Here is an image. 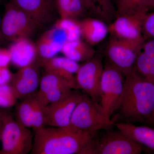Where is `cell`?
<instances>
[{"mask_svg":"<svg viewBox=\"0 0 154 154\" xmlns=\"http://www.w3.org/2000/svg\"><path fill=\"white\" fill-rule=\"evenodd\" d=\"M119 109L123 116L133 122L152 125L154 111V84L135 69L125 76Z\"/></svg>","mask_w":154,"mask_h":154,"instance_id":"1","label":"cell"},{"mask_svg":"<svg viewBox=\"0 0 154 154\" xmlns=\"http://www.w3.org/2000/svg\"><path fill=\"white\" fill-rule=\"evenodd\" d=\"M32 154H80L96 134L81 131L69 126H45L33 131Z\"/></svg>","mask_w":154,"mask_h":154,"instance_id":"2","label":"cell"},{"mask_svg":"<svg viewBox=\"0 0 154 154\" xmlns=\"http://www.w3.org/2000/svg\"><path fill=\"white\" fill-rule=\"evenodd\" d=\"M34 134L5 110L0 140L1 154H28L33 149Z\"/></svg>","mask_w":154,"mask_h":154,"instance_id":"3","label":"cell"},{"mask_svg":"<svg viewBox=\"0 0 154 154\" xmlns=\"http://www.w3.org/2000/svg\"><path fill=\"white\" fill-rule=\"evenodd\" d=\"M123 76L110 62L104 66L100 85V108L107 119L110 120L112 114L120 107L124 86Z\"/></svg>","mask_w":154,"mask_h":154,"instance_id":"4","label":"cell"},{"mask_svg":"<svg viewBox=\"0 0 154 154\" xmlns=\"http://www.w3.org/2000/svg\"><path fill=\"white\" fill-rule=\"evenodd\" d=\"M96 103L87 94H84L74 110L69 126L77 130L95 133L113 126V121L105 117Z\"/></svg>","mask_w":154,"mask_h":154,"instance_id":"5","label":"cell"},{"mask_svg":"<svg viewBox=\"0 0 154 154\" xmlns=\"http://www.w3.org/2000/svg\"><path fill=\"white\" fill-rule=\"evenodd\" d=\"M1 28L2 35L13 42L31 38L41 30L28 14L10 1L5 4Z\"/></svg>","mask_w":154,"mask_h":154,"instance_id":"6","label":"cell"},{"mask_svg":"<svg viewBox=\"0 0 154 154\" xmlns=\"http://www.w3.org/2000/svg\"><path fill=\"white\" fill-rule=\"evenodd\" d=\"M143 43L122 40L112 36L105 53L110 63L119 69L125 76L134 68L138 54Z\"/></svg>","mask_w":154,"mask_h":154,"instance_id":"7","label":"cell"},{"mask_svg":"<svg viewBox=\"0 0 154 154\" xmlns=\"http://www.w3.org/2000/svg\"><path fill=\"white\" fill-rule=\"evenodd\" d=\"M104 68L102 58L94 57L80 65L76 73L78 88L83 90L96 103L100 102V85Z\"/></svg>","mask_w":154,"mask_h":154,"instance_id":"8","label":"cell"},{"mask_svg":"<svg viewBox=\"0 0 154 154\" xmlns=\"http://www.w3.org/2000/svg\"><path fill=\"white\" fill-rule=\"evenodd\" d=\"M94 140L96 154H139L145 150V147L119 130L108 131Z\"/></svg>","mask_w":154,"mask_h":154,"instance_id":"9","label":"cell"},{"mask_svg":"<svg viewBox=\"0 0 154 154\" xmlns=\"http://www.w3.org/2000/svg\"><path fill=\"white\" fill-rule=\"evenodd\" d=\"M83 95L78 90L73 89L64 99L45 106L44 111L45 126H69L74 110L82 99Z\"/></svg>","mask_w":154,"mask_h":154,"instance_id":"10","label":"cell"},{"mask_svg":"<svg viewBox=\"0 0 154 154\" xmlns=\"http://www.w3.org/2000/svg\"><path fill=\"white\" fill-rule=\"evenodd\" d=\"M10 2L28 14L40 29L55 23L57 14L55 0H10Z\"/></svg>","mask_w":154,"mask_h":154,"instance_id":"11","label":"cell"},{"mask_svg":"<svg viewBox=\"0 0 154 154\" xmlns=\"http://www.w3.org/2000/svg\"><path fill=\"white\" fill-rule=\"evenodd\" d=\"M37 62L21 68L13 75L10 85L19 99H24L36 94L39 87L40 78L39 68Z\"/></svg>","mask_w":154,"mask_h":154,"instance_id":"12","label":"cell"},{"mask_svg":"<svg viewBox=\"0 0 154 154\" xmlns=\"http://www.w3.org/2000/svg\"><path fill=\"white\" fill-rule=\"evenodd\" d=\"M146 15L117 16L108 27V31L112 36L119 39L144 42L146 40L143 35L142 24Z\"/></svg>","mask_w":154,"mask_h":154,"instance_id":"13","label":"cell"},{"mask_svg":"<svg viewBox=\"0 0 154 154\" xmlns=\"http://www.w3.org/2000/svg\"><path fill=\"white\" fill-rule=\"evenodd\" d=\"M66 36L62 30L53 28L45 31L35 43L37 55L36 61L41 67L60 52Z\"/></svg>","mask_w":154,"mask_h":154,"instance_id":"14","label":"cell"},{"mask_svg":"<svg viewBox=\"0 0 154 154\" xmlns=\"http://www.w3.org/2000/svg\"><path fill=\"white\" fill-rule=\"evenodd\" d=\"M80 65L66 57H54L46 62L42 67L45 71L57 75L66 81L72 89L78 90L75 76Z\"/></svg>","mask_w":154,"mask_h":154,"instance_id":"15","label":"cell"},{"mask_svg":"<svg viewBox=\"0 0 154 154\" xmlns=\"http://www.w3.org/2000/svg\"><path fill=\"white\" fill-rule=\"evenodd\" d=\"M9 50L11 63L17 67H24L36 61V44L30 38H22L14 41Z\"/></svg>","mask_w":154,"mask_h":154,"instance_id":"16","label":"cell"},{"mask_svg":"<svg viewBox=\"0 0 154 154\" xmlns=\"http://www.w3.org/2000/svg\"><path fill=\"white\" fill-rule=\"evenodd\" d=\"M134 68L142 76L154 84V39H148L142 45Z\"/></svg>","mask_w":154,"mask_h":154,"instance_id":"17","label":"cell"},{"mask_svg":"<svg viewBox=\"0 0 154 154\" xmlns=\"http://www.w3.org/2000/svg\"><path fill=\"white\" fill-rule=\"evenodd\" d=\"M79 23L81 37L91 46L104 40L109 32L108 27L100 19L86 18Z\"/></svg>","mask_w":154,"mask_h":154,"instance_id":"18","label":"cell"},{"mask_svg":"<svg viewBox=\"0 0 154 154\" xmlns=\"http://www.w3.org/2000/svg\"><path fill=\"white\" fill-rule=\"evenodd\" d=\"M118 130L137 143L154 151V128L137 126L131 123L116 124Z\"/></svg>","mask_w":154,"mask_h":154,"instance_id":"19","label":"cell"},{"mask_svg":"<svg viewBox=\"0 0 154 154\" xmlns=\"http://www.w3.org/2000/svg\"><path fill=\"white\" fill-rule=\"evenodd\" d=\"M64 56L77 62H86L95 55L96 51L92 46L80 39L65 42L61 52Z\"/></svg>","mask_w":154,"mask_h":154,"instance_id":"20","label":"cell"},{"mask_svg":"<svg viewBox=\"0 0 154 154\" xmlns=\"http://www.w3.org/2000/svg\"><path fill=\"white\" fill-rule=\"evenodd\" d=\"M116 17L147 14L153 8L152 0H115Z\"/></svg>","mask_w":154,"mask_h":154,"instance_id":"21","label":"cell"},{"mask_svg":"<svg viewBox=\"0 0 154 154\" xmlns=\"http://www.w3.org/2000/svg\"><path fill=\"white\" fill-rule=\"evenodd\" d=\"M55 7L60 18L77 19L87 11L81 0H55Z\"/></svg>","mask_w":154,"mask_h":154,"instance_id":"22","label":"cell"},{"mask_svg":"<svg viewBox=\"0 0 154 154\" xmlns=\"http://www.w3.org/2000/svg\"><path fill=\"white\" fill-rule=\"evenodd\" d=\"M36 94L29 96L17 104L15 110V119L22 126L32 128L34 101Z\"/></svg>","mask_w":154,"mask_h":154,"instance_id":"23","label":"cell"},{"mask_svg":"<svg viewBox=\"0 0 154 154\" xmlns=\"http://www.w3.org/2000/svg\"><path fill=\"white\" fill-rule=\"evenodd\" d=\"M54 27L63 31L67 41H75L81 38L79 21L77 19L60 18L54 23Z\"/></svg>","mask_w":154,"mask_h":154,"instance_id":"24","label":"cell"},{"mask_svg":"<svg viewBox=\"0 0 154 154\" xmlns=\"http://www.w3.org/2000/svg\"><path fill=\"white\" fill-rule=\"evenodd\" d=\"M65 85L69 84L57 75L45 71L40 78L39 90L36 92V95L41 98L54 88Z\"/></svg>","mask_w":154,"mask_h":154,"instance_id":"25","label":"cell"},{"mask_svg":"<svg viewBox=\"0 0 154 154\" xmlns=\"http://www.w3.org/2000/svg\"><path fill=\"white\" fill-rule=\"evenodd\" d=\"M72 90L69 85H63L54 88L41 98L37 97L40 101L46 106L64 99L70 94Z\"/></svg>","mask_w":154,"mask_h":154,"instance_id":"26","label":"cell"},{"mask_svg":"<svg viewBox=\"0 0 154 154\" xmlns=\"http://www.w3.org/2000/svg\"><path fill=\"white\" fill-rule=\"evenodd\" d=\"M18 99L9 84L0 85V107L9 108L17 104Z\"/></svg>","mask_w":154,"mask_h":154,"instance_id":"27","label":"cell"},{"mask_svg":"<svg viewBox=\"0 0 154 154\" xmlns=\"http://www.w3.org/2000/svg\"><path fill=\"white\" fill-rule=\"evenodd\" d=\"M45 105L38 99L36 93L34 101L32 128L33 131L45 126V124L44 108Z\"/></svg>","mask_w":154,"mask_h":154,"instance_id":"28","label":"cell"},{"mask_svg":"<svg viewBox=\"0 0 154 154\" xmlns=\"http://www.w3.org/2000/svg\"><path fill=\"white\" fill-rule=\"evenodd\" d=\"M94 1L99 17L108 21L116 16L115 7L110 0Z\"/></svg>","mask_w":154,"mask_h":154,"instance_id":"29","label":"cell"},{"mask_svg":"<svg viewBox=\"0 0 154 154\" xmlns=\"http://www.w3.org/2000/svg\"><path fill=\"white\" fill-rule=\"evenodd\" d=\"M142 33L146 41L154 39V13L146 15L143 22Z\"/></svg>","mask_w":154,"mask_h":154,"instance_id":"30","label":"cell"},{"mask_svg":"<svg viewBox=\"0 0 154 154\" xmlns=\"http://www.w3.org/2000/svg\"><path fill=\"white\" fill-rule=\"evenodd\" d=\"M13 75L8 67H0V85L9 84Z\"/></svg>","mask_w":154,"mask_h":154,"instance_id":"31","label":"cell"},{"mask_svg":"<svg viewBox=\"0 0 154 154\" xmlns=\"http://www.w3.org/2000/svg\"><path fill=\"white\" fill-rule=\"evenodd\" d=\"M11 62V55L9 49L0 48V67H8Z\"/></svg>","mask_w":154,"mask_h":154,"instance_id":"32","label":"cell"},{"mask_svg":"<svg viewBox=\"0 0 154 154\" xmlns=\"http://www.w3.org/2000/svg\"><path fill=\"white\" fill-rule=\"evenodd\" d=\"M87 11H91L93 14L99 17L98 11L96 8L94 0H81Z\"/></svg>","mask_w":154,"mask_h":154,"instance_id":"33","label":"cell"},{"mask_svg":"<svg viewBox=\"0 0 154 154\" xmlns=\"http://www.w3.org/2000/svg\"><path fill=\"white\" fill-rule=\"evenodd\" d=\"M5 110H0V137L2 131L3 127V122H4V116Z\"/></svg>","mask_w":154,"mask_h":154,"instance_id":"34","label":"cell"},{"mask_svg":"<svg viewBox=\"0 0 154 154\" xmlns=\"http://www.w3.org/2000/svg\"><path fill=\"white\" fill-rule=\"evenodd\" d=\"M154 111L153 113V115L152 119V126H153V125H154Z\"/></svg>","mask_w":154,"mask_h":154,"instance_id":"35","label":"cell"},{"mask_svg":"<svg viewBox=\"0 0 154 154\" xmlns=\"http://www.w3.org/2000/svg\"><path fill=\"white\" fill-rule=\"evenodd\" d=\"M5 0H0V5L4 4L5 3Z\"/></svg>","mask_w":154,"mask_h":154,"instance_id":"36","label":"cell"},{"mask_svg":"<svg viewBox=\"0 0 154 154\" xmlns=\"http://www.w3.org/2000/svg\"><path fill=\"white\" fill-rule=\"evenodd\" d=\"M1 23H2V20H1V17H0V27H1Z\"/></svg>","mask_w":154,"mask_h":154,"instance_id":"37","label":"cell"},{"mask_svg":"<svg viewBox=\"0 0 154 154\" xmlns=\"http://www.w3.org/2000/svg\"><path fill=\"white\" fill-rule=\"evenodd\" d=\"M153 1V8H154V0H152Z\"/></svg>","mask_w":154,"mask_h":154,"instance_id":"38","label":"cell"},{"mask_svg":"<svg viewBox=\"0 0 154 154\" xmlns=\"http://www.w3.org/2000/svg\"><path fill=\"white\" fill-rule=\"evenodd\" d=\"M153 127L154 128V125H153Z\"/></svg>","mask_w":154,"mask_h":154,"instance_id":"39","label":"cell"},{"mask_svg":"<svg viewBox=\"0 0 154 154\" xmlns=\"http://www.w3.org/2000/svg\"><path fill=\"white\" fill-rule=\"evenodd\" d=\"M0 153H1V150H0Z\"/></svg>","mask_w":154,"mask_h":154,"instance_id":"40","label":"cell"}]
</instances>
